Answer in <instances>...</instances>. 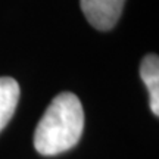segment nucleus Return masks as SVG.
Listing matches in <instances>:
<instances>
[{
  "label": "nucleus",
  "mask_w": 159,
  "mask_h": 159,
  "mask_svg": "<svg viewBox=\"0 0 159 159\" xmlns=\"http://www.w3.org/2000/svg\"><path fill=\"white\" fill-rule=\"evenodd\" d=\"M84 131V109L74 93H61L47 106L34 131V148L43 156L72 149Z\"/></svg>",
  "instance_id": "1"
},
{
  "label": "nucleus",
  "mask_w": 159,
  "mask_h": 159,
  "mask_svg": "<svg viewBox=\"0 0 159 159\" xmlns=\"http://www.w3.org/2000/svg\"><path fill=\"white\" fill-rule=\"evenodd\" d=\"M125 0H81L80 5L87 21L100 31L114 28L118 22Z\"/></svg>",
  "instance_id": "2"
},
{
  "label": "nucleus",
  "mask_w": 159,
  "mask_h": 159,
  "mask_svg": "<svg viewBox=\"0 0 159 159\" xmlns=\"http://www.w3.org/2000/svg\"><path fill=\"white\" fill-rule=\"evenodd\" d=\"M140 77L149 91L150 111L155 116L159 115V57L158 55L144 56L140 65Z\"/></svg>",
  "instance_id": "3"
},
{
  "label": "nucleus",
  "mask_w": 159,
  "mask_h": 159,
  "mask_svg": "<svg viewBox=\"0 0 159 159\" xmlns=\"http://www.w3.org/2000/svg\"><path fill=\"white\" fill-rule=\"evenodd\" d=\"M19 94L21 90L16 80L11 77L0 78V131L7 125V122L15 114Z\"/></svg>",
  "instance_id": "4"
}]
</instances>
